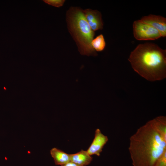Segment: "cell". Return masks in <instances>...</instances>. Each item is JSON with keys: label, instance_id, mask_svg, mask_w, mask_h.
I'll use <instances>...</instances> for the list:
<instances>
[{"label": "cell", "instance_id": "obj_1", "mask_svg": "<svg viewBox=\"0 0 166 166\" xmlns=\"http://www.w3.org/2000/svg\"><path fill=\"white\" fill-rule=\"evenodd\" d=\"M128 150L133 166H154L166 151V136L154 119L139 128L129 138Z\"/></svg>", "mask_w": 166, "mask_h": 166}, {"label": "cell", "instance_id": "obj_2", "mask_svg": "<svg viewBox=\"0 0 166 166\" xmlns=\"http://www.w3.org/2000/svg\"><path fill=\"white\" fill-rule=\"evenodd\" d=\"M128 60L134 70L147 80H160L166 77V50L156 44H139Z\"/></svg>", "mask_w": 166, "mask_h": 166}, {"label": "cell", "instance_id": "obj_3", "mask_svg": "<svg viewBox=\"0 0 166 166\" xmlns=\"http://www.w3.org/2000/svg\"><path fill=\"white\" fill-rule=\"evenodd\" d=\"M83 10L77 6L69 7L66 13L67 28L81 55L96 56L97 54L91 44L95 34V32L89 26Z\"/></svg>", "mask_w": 166, "mask_h": 166}, {"label": "cell", "instance_id": "obj_4", "mask_svg": "<svg viewBox=\"0 0 166 166\" xmlns=\"http://www.w3.org/2000/svg\"><path fill=\"white\" fill-rule=\"evenodd\" d=\"M133 30L134 38L138 40H155L162 37L157 30L140 20L134 22Z\"/></svg>", "mask_w": 166, "mask_h": 166}, {"label": "cell", "instance_id": "obj_5", "mask_svg": "<svg viewBox=\"0 0 166 166\" xmlns=\"http://www.w3.org/2000/svg\"><path fill=\"white\" fill-rule=\"evenodd\" d=\"M108 140L107 136L103 134L99 129H97L94 138L87 151L90 156L95 155L99 156Z\"/></svg>", "mask_w": 166, "mask_h": 166}, {"label": "cell", "instance_id": "obj_6", "mask_svg": "<svg viewBox=\"0 0 166 166\" xmlns=\"http://www.w3.org/2000/svg\"><path fill=\"white\" fill-rule=\"evenodd\" d=\"M83 12L85 18L93 31L95 32L103 29V23L100 12L89 8L83 10Z\"/></svg>", "mask_w": 166, "mask_h": 166}, {"label": "cell", "instance_id": "obj_7", "mask_svg": "<svg viewBox=\"0 0 166 166\" xmlns=\"http://www.w3.org/2000/svg\"><path fill=\"white\" fill-rule=\"evenodd\" d=\"M140 20L157 30L162 37L166 36V18L159 15L150 14L143 17Z\"/></svg>", "mask_w": 166, "mask_h": 166}, {"label": "cell", "instance_id": "obj_8", "mask_svg": "<svg viewBox=\"0 0 166 166\" xmlns=\"http://www.w3.org/2000/svg\"><path fill=\"white\" fill-rule=\"evenodd\" d=\"M70 161L79 166H85L89 164L92 158L87 151L81 150L79 152L70 154Z\"/></svg>", "mask_w": 166, "mask_h": 166}, {"label": "cell", "instance_id": "obj_9", "mask_svg": "<svg viewBox=\"0 0 166 166\" xmlns=\"http://www.w3.org/2000/svg\"><path fill=\"white\" fill-rule=\"evenodd\" d=\"M50 153L56 165L61 166L70 161V154L56 148H52Z\"/></svg>", "mask_w": 166, "mask_h": 166}, {"label": "cell", "instance_id": "obj_10", "mask_svg": "<svg viewBox=\"0 0 166 166\" xmlns=\"http://www.w3.org/2000/svg\"><path fill=\"white\" fill-rule=\"evenodd\" d=\"M91 44L93 48L96 52L103 51L106 46V42L103 35L100 34L93 38Z\"/></svg>", "mask_w": 166, "mask_h": 166}, {"label": "cell", "instance_id": "obj_11", "mask_svg": "<svg viewBox=\"0 0 166 166\" xmlns=\"http://www.w3.org/2000/svg\"><path fill=\"white\" fill-rule=\"evenodd\" d=\"M45 3L57 7L62 6L65 1V0H43Z\"/></svg>", "mask_w": 166, "mask_h": 166}, {"label": "cell", "instance_id": "obj_12", "mask_svg": "<svg viewBox=\"0 0 166 166\" xmlns=\"http://www.w3.org/2000/svg\"><path fill=\"white\" fill-rule=\"evenodd\" d=\"M154 166H166V151L158 159Z\"/></svg>", "mask_w": 166, "mask_h": 166}, {"label": "cell", "instance_id": "obj_13", "mask_svg": "<svg viewBox=\"0 0 166 166\" xmlns=\"http://www.w3.org/2000/svg\"><path fill=\"white\" fill-rule=\"evenodd\" d=\"M61 166H79L75 163L70 161L65 164L61 165Z\"/></svg>", "mask_w": 166, "mask_h": 166}]
</instances>
